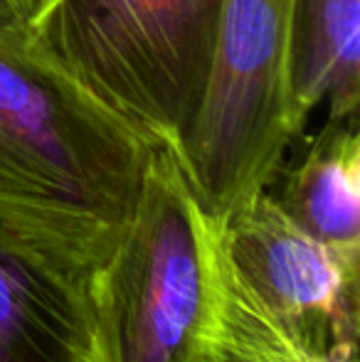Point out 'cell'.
<instances>
[{
  "mask_svg": "<svg viewBox=\"0 0 360 362\" xmlns=\"http://www.w3.org/2000/svg\"><path fill=\"white\" fill-rule=\"evenodd\" d=\"M279 210L303 234L360 257V134L358 119H328L284 170Z\"/></svg>",
  "mask_w": 360,
  "mask_h": 362,
  "instance_id": "7",
  "label": "cell"
},
{
  "mask_svg": "<svg viewBox=\"0 0 360 362\" xmlns=\"http://www.w3.org/2000/svg\"><path fill=\"white\" fill-rule=\"evenodd\" d=\"M222 0H50L33 40L91 99L173 148L210 86Z\"/></svg>",
  "mask_w": 360,
  "mask_h": 362,
  "instance_id": "3",
  "label": "cell"
},
{
  "mask_svg": "<svg viewBox=\"0 0 360 362\" xmlns=\"http://www.w3.org/2000/svg\"><path fill=\"white\" fill-rule=\"evenodd\" d=\"M156 148L30 33H0V222L91 274L134 217Z\"/></svg>",
  "mask_w": 360,
  "mask_h": 362,
  "instance_id": "1",
  "label": "cell"
},
{
  "mask_svg": "<svg viewBox=\"0 0 360 362\" xmlns=\"http://www.w3.org/2000/svg\"><path fill=\"white\" fill-rule=\"evenodd\" d=\"M291 13L294 0H222L205 101L168 148L215 227L269 190L306 129L289 89Z\"/></svg>",
  "mask_w": 360,
  "mask_h": 362,
  "instance_id": "5",
  "label": "cell"
},
{
  "mask_svg": "<svg viewBox=\"0 0 360 362\" xmlns=\"http://www.w3.org/2000/svg\"><path fill=\"white\" fill-rule=\"evenodd\" d=\"M217 229L156 148L134 217L89 274V362H222Z\"/></svg>",
  "mask_w": 360,
  "mask_h": 362,
  "instance_id": "2",
  "label": "cell"
},
{
  "mask_svg": "<svg viewBox=\"0 0 360 362\" xmlns=\"http://www.w3.org/2000/svg\"><path fill=\"white\" fill-rule=\"evenodd\" d=\"M222 362H360V257L303 234L262 192L217 229Z\"/></svg>",
  "mask_w": 360,
  "mask_h": 362,
  "instance_id": "4",
  "label": "cell"
},
{
  "mask_svg": "<svg viewBox=\"0 0 360 362\" xmlns=\"http://www.w3.org/2000/svg\"><path fill=\"white\" fill-rule=\"evenodd\" d=\"M50 0H0V33H33Z\"/></svg>",
  "mask_w": 360,
  "mask_h": 362,
  "instance_id": "9",
  "label": "cell"
},
{
  "mask_svg": "<svg viewBox=\"0 0 360 362\" xmlns=\"http://www.w3.org/2000/svg\"><path fill=\"white\" fill-rule=\"evenodd\" d=\"M87 281L0 222V362H89Z\"/></svg>",
  "mask_w": 360,
  "mask_h": 362,
  "instance_id": "6",
  "label": "cell"
},
{
  "mask_svg": "<svg viewBox=\"0 0 360 362\" xmlns=\"http://www.w3.org/2000/svg\"><path fill=\"white\" fill-rule=\"evenodd\" d=\"M289 89L303 124L321 104L328 119H358L360 0H294Z\"/></svg>",
  "mask_w": 360,
  "mask_h": 362,
  "instance_id": "8",
  "label": "cell"
}]
</instances>
